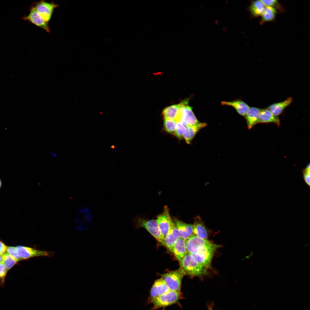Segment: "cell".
Listing matches in <instances>:
<instances>
[{"label":"cell","mask_w":310,"mask_h":310,"mask_svg":"<svg viewBox=\"0 0 310 310\" xmlns=\"http://www.w3.org/2000/svg\"><path fill=\"white\" fill-rule=\"evenodd\" d=\"M50 154L51 156L54 158H56L58 156V154L55 152L54 151H51L50 152Z\"/></svg>","instance_id":"cell-34"},{"label":"cell","mask_w":310,"mask_h":310,"mask_svg":"<svg viewBox=\"0 0 310 310\" xmlns=\"http://www.w3.org/2000/svg\"><path fill=\"white\" fill-rule=\"evenodd\" d=\"M2 185V182L1 179H0V189L1 188Z\"/></svg>","instance_id":"cell-36"},{"label":"cell","mask_w":310,"mask_h":310,"mask_svg":"<svg viewBox=\"0 0 310 310\" xmlns=\"http://www.w3.org/2000/svg\"><path fill=\"white\" fill-rule=\"evenodd\" d=\"M303 177L305 181L309 186H310V168L309 164L303 170Z\"/></svg>","instance_id":"cell-32"},{"label":"cell","mask_w":310,"mask_h":310,"mask_svg":"<svg viewBox=\"0 0 310 310\" xmlns=\"http://www.w3.org/2000/svg\"><path fill=\"white\" fill-rule=\"evenodd\" d=\"M132 220L136 228H144L158 241L164 246V238L161 233L156 220H148L137 216Z\"/></svg>","instance_id":"cell-2"},{"label":"cell","mask_w":310,"mask_h":310,"mask_svg":"<svg viewBox=\"0 0 310 310\" xmlns=\"http://www.w3.org/2000/svg\"><path fill=\"white\" fill-rule=\"evenodd\" d=\"M176 121L171 119L164 118V126L165 130L171 134H175Z\"/></svg>","instance_id":"cell-26"},{"label":"cell","mask_w":310,"mask_h":310,"mask_svg":"<svg viewBox=\"0 0 310 310\" xmlns=\"http://www.w3.org/2000/svg\"><path fill=\"white\" fill-rule=\"evenodd\" d=\"M16 248L21 260L41 256L51 257L54 255L53 252L41 251L26 246H18Z\"/></svg>","instance_id":"cell-9"},{"label":"cell","mask_w":310,"mask_h":310,"mask_svg":"<svg viewBox=\"0 0 310 310\" xmlns=\"http://www.w3.org/2000/svg\"><path fill=\"white\" fill-rule=\"evenodd\" d=\"M277 11L274 8L270 7H266L265 9L261 16L259 23L263 24L264 23L273 21L276 18Z\"/></svg>","instance_id":"cell-25"},{"label":"cell","mask_w":310,"mask_h":310,"mask_svg":"<svg viewBox=\"0 0 310 310\" xmlns=\"http://www.w3.org/2000/svg\"><path fill=\"white\" fill-rule=\"evenodd\" d=\"M207 125L206 123L199 122L193 125L187 126L186 132L183 136L186 143L190 144L197 132Z\"/></svg>","instance_id":"cell-24"},{"label":"cell","mask_w":310,"mask_h":310,"mask_svg":"<svg viewBox=\"0 0 310 310\" xmlns=\"http://www.w3.org/2000/svg\"><path fill=\"white\" fill-rule=\"evenodd\" d=\"M156 221L161 233L164 238L173 221L167 207H164L163 212L157 216Z\"/></svg>","instance_id":"cell-11"},{"label":"cell","mask_w":310,"mask_h":310,"mask_svg":"<svg viewBox=\"0 0 310 310\" xmlns=\"http://www.w3.org/2000/svg\"><path fill=\"white\" fill-rule=\"evenodd\" d=\"M3 261L2 255H0V264L2 263Z\"/></svg>","instance_id":"cell-35"},{"label":"cell","mask_w":310,"mask_h":310,"mask_svg":"<svg viewBox=\"0 0 310 310\" xmlns=\"http://www.w3.org/2000/svg\"><path fill=\"white\" fill-rule=\"evenodd\" d=\"M259 123H273L278 126L280 125L279 118L274 115L267 108L261 109L259 115Z\"/></svg>","instance_id":"cell-23"},{"label":"cell","mask_w":310,"mask_h":310,"mask_svg":"<svg viewBox=\"0 0 310 310\" xmlns=\"http://www.w3.org/2000/svg\"><path fill=\"white\" fill-rule=\"evenodd\" d=\"M179 262L180 268L185 275L190 277H202L208 274L207 269L197 263L188 253Z\"/></svg>","instance_id":"cell-1"},{"label":"cell","mask_w":310,"mask_h":310,"mask_svg":"<svg viewBox=\"0 0 310 310\" xmlns=\"http://www.w3.org/2000/svg\"><path fill=\"white\" fill-rule=\"evenodd\" d=\"M187 104L181 108L179 118L177 120L179 121L186 127L188 126L195 125L199 122L194 114L192 108Z\"/></svg>","instance_id":"cell-10"},{"label":"cell","mask_w":310,"mask_h":310,"mask_svg":"<svg viewBox=\"0 0 310 310\" xmlns=\"http://www.w3.org/2000/svg\"><path fill=\"white\" fill-rule=\"evenodd\" d=\"M180 237L178 229L173 220L164 238V246L171 251L175 243Z\"/></svg>","instance_id":"cell-15"},{"label":"cell","mask_w":310,"mask_h":310,"mask_svg":"<svg viewBox=\"0 0 310 310\" xmlns=\"http://www.w3.org/2000/svg\"><path fill=\"white\" fill-rule=\"evenodd\" d=\"M59 6L53 2H48L42 0L36 3L33 6L41 17L48 23L54 9Z\"/></svg>","instance_id":"cell-7"},{"label":"cell","mask_w":310,"mask_h":310,"mask_svg":"<svg viewBox=\"0 0 310 310\" xmlns=\"http://www.w3.org/2000/svg\"><path fill=\"white\" fill-rule=\"evenodd\" d=\"M6 252L17 261H19L21 260L16 247L7 246Z\"/></svg>","instance_id":"cell-30"},{"label":"cell","mask_w":310,"mask_h":310,"mask_svg":"<svg viewBox=\"0 0 310 310\" xmlns=\"http://www.w3.org/2000/svg\"><path fill=\"white\" fill-rule=\"evenodd\" d=\"M23 19L45 30L47 32H50L48 24L41 17L33 6L31 7L29 14L24 17Z\"/></svg>","instance_id":"cell-12"},{"label":"cell","mask_w":310,"mask_h":310,"mask_svg":"<svg viewBox=\"0 0 310 310\" xmlns=\"http://www.w3.org/2000/svg\"><path fill=\"white\" fill-rule=\"evenodd\" d=\"M209 310H212V309H209Z\"/></svg>","instance_id":"cell-37"},{"label":"cell","mask_w":310,"mask_h":310,"mask_svg":"<svg viewBox=\"0 0 310 310\" xmlns=\"http://www.w3.org/2000/svg\"><path fill=\"white\" fill-rule=\"evenodd\" d=\"M261 109L250 107L245 117L248 128L251 129L259 122V117Z\"/></svg>","instance_id":"cell-20"},{"label":"cell","mask_w":310,"mask_h":310,"mask_svg":"<svg viewBox=\"0 0 310 310\" xmlns=\"http://www.w3.org/2000/svg\"><path fill=\"white\" fill-rule=\"evenodd\" d=\"M220 246V245L213 243L204 247L197 253L191 255L195 261L207 269L211 267L214 252Z\"/></svg>","instance_id":"cell-3"},{"label":"cell","mask_w":310,"mask_h":310,"mask_svg":"<svg viewBox=\"0 0 310 310\" xmlns=\"http://www.w3.org/2000/svg\"><path fill=\"white\" fill-rule=\"evenodd\" d=\"M77 215V217L73 223L74 228L78 230H83L87 228L92 219L89 209L87 207H84L78 210Z\"/></svg>","instance_id":"cell-6"},{"label":"cell","mask_w":310,"mask_h":310,"mask_svg":"<svg viewBox=\"0 0 310 310\" xmlns=\"http://www.w3.org/2000/svg\"><path fill=\"white\" fill-rule=\"evenodd\" d=\"M261 1L266 7H270L275 9L278 12H283L285 9L278 1L277 0H261Z\"/></svg>","instance_id":"cell-27"},{"label":"cell","mask_w":310,"mask_h":310,"mask_svg":"<svg viewBox=\"0 0 310 310\" xmlns=\"http://www.w3.org/2000/svg\"><path fill=\"white\" fill-rule=\"evenodd\" d=\"M221 104L223 105L233 107L239 114L244 117L250 108L248 105L241 99L229 101H222Z\"/></svg>","instance_id":"cell-18"},{"label":"cell","mask_w":310,"mask_h":310,"mask_svg":"<svg viewBox=\"0 0 310 310\" xmlns=\"http://www.w3.org/2000/svg\"><path fill=\"white\" fill-rule=\"evenodd\" d=\"M293 100L292 97H289L285 100L272 104L267 108L274 115L278 116L281 115L285 109L289 106Z\"/></svg>","instance_id":"cell-21"},{"label":"cell","mask_w":310,"mask_h":310,"mask_svg":"<svg viewBox=\"0 0 310 310\" xmlns=\"http://www.w3.org/2000/svg\"><path fill=\"white\" fill-rule=\"evenodd\" d=\"M173 221L178 229L180 238L186 240L193 235V225L186 223L175 218Z\"/></svg>","instance_id":"cell-13"},{"label":"cell","mask_w":310,"mask_h":310,"mask_svg":"<svg viewBox=\"0 0 310 310\" xmlns=\"http://www.w3.org/2000/svg\"><path fill=\"white\" fill-rule=\"evenodd\" d=\"M187 252L191 254L196 253L200 250L213 243L193 235L185 240Z\"/></svg>","instance_id":"cell-8"},{"label":"cell","mask_w":310,"mask_h":310,"mask_svg":"<svg viewBox=\"0 0 310 310\" xmlns=\"http://www.w3.org/2000/svg\"><path fill=\"white\" fill-rule=\"evenodd\" d=\"M188 100L186 99L181 103L172 105L165 108L162 112L164 118H167L177 120L179 118L181 108L188 103Z\"/></svg>","instance_id":"cell-14"},{"label":"cell","mask_w":310,"mask_h":310,"mask_svg":"<svg viewBox=\"0 0 310 310\" xmlns=\"http://www.w3.org/2000/svg\"><path fill=\"white\" fill-rule=\"evenodd\" d=\"M8 270L2 263L0 264V283L1 286L4 285L5 279Z\"/></svg>","instance_id":"cell-31"},{"label":"cell","mask_w":310,"mask_h":310,"mask_svg":"<svg viewBox=\"0 0 310 310\" xmlns=\"http://www.w3.org/2000/svg\"><path fill=\"white\" fill-rule=\"evenodd\" d=\"M265 7L261 0L251 1L247 9L251 18H256L261 17Z\"/></svg>","instance_id":"cell-22"},{"label":"cell","mask_w":310,"mask_h":310,"mask_svg":"<svg viewBox=\"0 0 310 310\" xmlns=\"http://www.w3.org/2000/svg\"><path fill=\"white\" fill-rule=\"evenodd\" d=\"M177 260L179 262L187 253L185 241L180 237L175 243L171 251Z\"/></svg>","instance_id":"cell-19"},{"label":"cell","mask_w":310,"mask_h":310,"mask_svg":"<svg viewBox=\"0 0 310 310\" xmlns=\"http://www.w3.org/2000/svg\"><path fill=\"white\" fill-rule=\"evenodd\" d=\"M185 275L184 271L180 268L162 274L161 278L170 290L180 292L182 280Z\"/></svg>","instance_id":"cell-4"},{"label":"cell","mask_w":310,"mask_h":310,"mask_svg":"<svg viewBox=\"0 0 310 310\" xmlns=\"http://www.w3.org/2000/svg\"><path fill=\"white\" fill-rule=\"evenodd\" d=\"M7 246L2 241H0V255H2L6 252Z\"/></svg>","instance_id":"cell-33"},{"label":"cell","mask_w":310,"mask_h":310,"mask_svg":"<svg viewBox=\"0 0 310 310\" xmlns=\"http://www.w3.org/2000/svg\"><path fill=\"white\" fill-rule=\"evenodd\" d=\"M3 264L8 270L11 269L18 262L13 258L7 253L2 255Z\"/></svg>","instance_id":"cell-28"},{"label":"cell","mask_w":310,"mask_h":310,"mask_svg":"<svg viewBox=\"0 0 310 310\" xmlns=\"http://www.w3.org/2000/svg\"><path fill=\"white\" fill-rule=\"evenodd\" d=\"M193 226V235L204 239L208 238V230L199 216H197L194 218Z\"/></svg>","instance_id":"cell-17"},{"label":"cell","mask_w":310,"mask_h":310,"mask_svg":"<svg viewBox=\"0 0 310 310\" xmlns=\"http://www.w3.org/2000/svg\"><path fill=\"white\" fill-rule=\"evenodd\" d=\"M170 289L161 278L157 280L151 288L150 292V300L158 296L167 292Z\"/></svg>","instance_id":"cell-16"},{"label":"cell","mask_w":310,"mask_h":310,"mask_svg":"<svg viewBox=\"0 0 310 310\" xmlns=\"http://www.w3.org/2000/svg\"><path fill=\"white\" fill-rule=\"evenodd\" d=\"M186 130V127L184 126L179 121H176L175 135L180 140L183 139Z\"/></svg>","instance_id":"cell-29"},{"label":"cell","mask_w":310,"mask_h":310,"mask_svg":"<svg viewBox=\"0 0 310 310\" xmlns=\"http://www.w3.org/2000/svg\"><path fill=\"white\" fill-rule=\"evenodd\" d=\"M180 292L170 290L167 292L160 295L150 301L153 304V308L157 309L166 307L177 303L181 299Z\"/></svg>","instance_id":"cell-5"}]
</instances>
